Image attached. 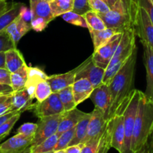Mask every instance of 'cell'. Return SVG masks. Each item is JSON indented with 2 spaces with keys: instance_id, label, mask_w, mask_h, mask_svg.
I'll list each match as a JSON object with an SVG mask.
<instances>
[{
  "instance_id": "23",
  "label": "cell",
  "mask_w": 153,
  "mask_h": 153,
  "mask_svg": "<svg viewBox=\"0 0 153 153\" xmlns=\"http://www.w3.org/2000/svg\"><path fill=\"white\" fill-rule=\"evenodd\" d=\"M49 76L38 67H28V81L25 84V88L32 99H35V90L37 84L43 80H47Z\"/></svg>"
},
{
  "instance_id": "9",
  "label": "cell",
  "mask_w": 153,
  "mask_h": 153,
  "mask_svg": "<svg viewBox=\"0 0 153 153\" xmlns=\"http://www.w3.org/2000/svg\"><path fill=\"white\" fill-rule=\"evenodd\" d=\"M123 33L115 34L108 41L96 51H94L92 54L93 61L99 67L105 70L108 67L113 55L120 42Z\"/></svg>"
},
{
  "instance_id": "52",
  "label": "cell",
  "mask_w": 153,
  "mask_h": 153,
  "mask_svg": "<svg viewBox=\"0 0 153 153\" xmlns=\"http://www.w3.org/2000/svg\"><path fill=\"white\" fill-rule=\"evenodd\" d=\"M10 94H7V95H2V94H0V102L1 101H3L4 100H5L8 96H10Z\"/></svg>"
},
{
  "instance_id": "10",
  "label": "cell",
  "mask_w": 153,
  "mask_h": 153,
  "mask_svg": "<svg viewBox=\"0 0 153 153\" xmlns=\"http://www.w3.org/2000/svg\"><path fill=\"white\" fill-rule=\"evenodd\" d=\"M31 19V10L24 5L19 17L5 29L16 45L25 34L32 29L31 22H29V19Z\"/></svg>"
},
{
  "instance_id": "48",
  "label": "cell",
  "mask_w": 153,
  "mask_h": 153,
  "mask_svg": "<svg viewBox=\"0 0 153 153\" xmlns=\"http://www.w3.org/2000/svg\"><path fill=\"white\" fill-rule=\"evenodd\" d=\"M0 68H6L5 52H0Z\"/></svg>"
},
{
  "instance_id": "3",
  "label": "cell",
  "mask_w": 153,
  "mask_h": 153,
  "mask_svg": "<svg viewBox=\"0 0 153 153\" xmlns=\"http://www.w3.org/2000/svg\"><path fill=\"white\" fill-rule=\"evenodd\" d=\"M136 47V34L133 28L125 30L123 32L120 42L111 60L110 64L105 70L103 84L108 85L110 84Z\"/></svg>"
},
{
  "instance_id": "49",
  "label": "cell",
  "mask_w": 153,
  "mask_h": 153,
  "mask_svg": "<svg viewBox=\"0 0 153 153\" xmlns=\"http://www.w3.org/2000/svg\"><path fill=\"white\" fill-rule=\"evenodd\" d=\"M103 1L106 3V4H107L111 9V7H113L115 5V4H116L119 0H103Z\"/></svg>"
},
{
  "instance_id": "12",
  "label": "cell",
  "mask_w": 153,
  "mask_h": 153,
  "mask_svg": "<svg viewBox=\"0 0 153 153\" xmlns=\"http://www.w3.org/2000/svg\"><path fill=\"white\" fill-rule=\"evenodd\" d=\"M105 69L97 66L93 61L92 55L83 62V66L76 74V81L80 79H87L91 82L94 88L103 84Z\"/></svg>"
},
{
  "instance_id": "20",
  "label": "cell",
  "mask_w": 153,
  "mask_h": 153,
  "mask_svg": "<svg viewBox=\"0 0 153 153\" xmlns=\"http://www.w3.org/2000/svg\"><path fill=\"white\" fill-rule=\"evenodd\" d=\"M72 88L76 105L90 98L94 89L91 82L87 79L76 80L72 85Z\"/></svg>"
},
{
  "instance_id": "8",
  "label": "cell",
  "mask_w": 153,
  "mask_h": 153,
  "mask_svg": "<svg viewBox=\"0 0 153 153\" xmlns=\"http://www.w3.org/2000/svg\"><path fill=\"white\" fill-rule=\"evenodd\" d=\"M64 113V112L46 117L39 118L37 122L38 127L34 136L31 146H37L46 139L56 134Z\"/></svg>"
},
{
  "instance_id": "46",
  "label": "cell",
  "mask_w": 153,
  "mask_h": 153,
  "mask_svg": "<svg viewBox=\"0 0 153 153\" xmlns=\"http://www.w3.org/2000/svg\"><path fill=\"white\" fill-rule=\"evenodd\" d=\"M17 113H19V112L10 111V112H9V113H7V114H5L0 116V126H1L2 123H4L6 120H7L8 119H10V117H12L13 115H15L16 114H17Z\"/></svg>"
},
{
  "instance_id": "2",
  "label": "cell",
  "mask_w": 153,
  "mask_h": 153,
  "mask_svg": "<svg viewBox=\"0 0 153 153\" xmlns=\"http://www.w3.org/2000/svg\"><path fill=\"white\" fill-rule=\"evenodd\" d=\"M153 132V102L142 92L134 122L131 151L136 152L146 144Z\"/></svg>"
},
{
  "instance_id": "58",
  "label": "cell",
  "mask_w": 153,
  "mask_h": 153,
  "mask_svg": "<svg viewBox=\"0 0 153 153\" xmlns=\"http://www.w3.org/2000/svg\"><path fill=\"white\" fill-rule=\"evenodd\" d=\"M0 141H1V140H0ZM0 153H1V152H0Z\"/></svg>"
},
{
  "instance_id": "31",
  "label": "cell",
  "mask_w": 153,
  "mask_h": 153,
  "mask_svg": "<svg viewBox=\"0 0 153 153\" xmlns=\"http://www.w3.org/2000/svg\"><path fill=\"white\" fill-rule=\"evenodd\" d=\"M87 21L88 25V29L95 30V31H100L106 28L105 25L103 22L102 19L100 16V15L93 10L87 12L83 15Z\"/></svg>"
},
{
  "instance_id": "40",
  "label": "cell",
  "mask_w": 153,
  "mask_h": 153,
  "mask_svg": "<svg viewBox=\"0 0 153 153\" xmlns=\"http://www.w3.org/2000/svg\"><path fill=\"white\" fill-rule=\"evenodd\" d=\"M91 10L97 13H105L110 10V7L103 0H88Z\"/></svg>"
},
{
  "instance_id": "53",
  "label": "cell",
  "mask_w": 153,
  "mask_h": 153,
  "mask_svg": "<svg viewBox=\"0 0 153 153\" xmlns=\"http://www.w3.org/2000/svg\"><path fill=\"white\" fill-rule=\"evenodd\" d=\"M53 153H65V149H61V150L54 151Z\"/></svg>"
},
{
  "instance_id": "50",
  "label": "cell",
  "mask_w": 153,
  "mask_h": 153,
  "mask_svg": "<svg viewBox=\"0 0 153 153\" xmlns=\"http://www.w3.org/2000/svg\"><path fill=\"white\" fill-rule=\"evenodd\" d=\"M151 137H152V140H151L150 143H149V142L147 141L148 153H153V132L151 134Z\"/></svg>"
},
{
  "instance_id": "28",
  "label": "cell",
  "mask_w": 153,
  "mask_h": 153,
  "mask_svg": "<svg viewBox=\"0 0 153 153\" xmlns=\"http://www.w3.org/2000/svg\"><path fill=\"white\" fill-rule=\"evenodd\" d=\"M74 0H52L49 2L54 17L62 16L64 13L72 11Z\"/></svg>"
},
{
  "instance_id": "39",
  "label": "cell",
  "mask_w": 153,
  "mask_h": 153,
  "mask_svg": "<svg viewBox=\"0 0 153 153\" xmlns=\"http://www.w3.org/2000/svg\"><path fill=\"white\" fill-rule=\"evenodd\" d=\"M90 10H92L88 2V0H74L72 11L79 14L84 15Z\"/></svg>"
},
{
  "instance_id": "4",
  "label": "cell",
  "mask_w": 153,
  "mask_h": 153,
  "mask_svg": "<svg viewBox=\"0 0 153 153\" xmlns=\"http://www.w3.org/2000/svg\"><path fill=\"white\" fill-rule=\"evenodd\" d=\"M130 9L136 36H138L141 43H146L153 49V25L147 12L137 0H130Z\"/></svg>"
},
{
  "instance_id": "41",
  "label": "cell",
  "mask_w": 153,
  "mask_h": 153,
  "mask_svg": "<svg viewBox=\"0 0 153 153\" xmlns=\"http://www.w3.org/2000/svg\"><path fill=\"white\" fill-rule=\"evenodd\" d=\"M12 94H10L5 100H4L0 102V116L11 111Z\"/></svg>"
},
{
  "instance_id": "16",
  "label": "cell",
  "mask_w": 153,
  "mask_h": 153,
  "mask_svg": "<svg viewBox=\"0 0 153 153\" xmlns=\"http://www.w3.org/2000/svg\"><path fill=\"white\" fill-rule=\"evenodd\" d=\"M90 99L92 100L96 108H98L104 112L105 119L108 120L111 105V92L108 85L102 84L99 87L94 88Z\"/></svg>"
},
{
  "instance_id": "24",
  "label": "cell",
  "mask_w": 153,
  "mask_h": 153,
  "mask_svg": "<svg viewBox=\"0 0 153 153\" xmlns=\"http://www.w3.org/2000/svg\"><path fill=\"white\" fill-rule=\"evenodd\" d=\"M25 4L21 2L11 3L8 9L0 16V31L5 30L13 21L19 17Z\"/></svg>"
},
{
  "instance_id": "36",
  "label": "cell",
  "mask_w": 153,
  "mask_h": 153,
  "mask_svg": "<svg viewBox=\"0 0 153 153\" xmlns=\"http://www.w3.org/2000/svg\"><path fill=\"white\" fill-rule=\"evenodd\" d=\"M21 113H17L13 115L12 117L6 120L4 123L0 126V140H2L3 138L6 137L7 134H9L10 131L14 126L16 123L17 122L18 120L20 117Z\"/></svg>"
},
{
  "instance_id": "55",
  "label": "cell",
  "mask_w": 153,
  "mask_h": 153,
  "mask_svg": "<svg viewBox=\"0 0 153 153\" xmlns=\"http://www.w3.org/2000/svg\"><path fill=\"white\" fill-rule=\"evenodd\" d=\"M44 1H48V2H50V1H52V0H44Z\"/></svg>"
},
{
  "instance_id": "35",
  "label": "cell",
  "mask_w": 153,
  "mask_h": 153,
  "mask_svg": "<svg viewBox=\"0 0 153 153\" xmlns=\"http://www.w3.org/2000/svg\"><path fill=\"white\" fill-rule=\"evenodd\" d=\"M15 48H16V44L10 34L5 30L0 31V52H6Z\"/></svg>"
},
{
  "instance_id": "27",
  "label": "cell",
  "mask_w": 153,
  "mask_h": 153,
  "mask_svg": "<svg viewBox=\"0 0 153 153\" xmlns=\"http://www.w3.org/2000/svg\"><path fill=\"white\" fill-rule=\"evenodd\" d=\"M91 117V113H87L86 116L77 124V126H76L75 135L72 141L70 142L69 146L79 144V143H82L83 142L84 139H85V136L87 134L88 123H89Z\"/></svg>"
},
{
  "instance_id": "45",
  "label": "cell",
  "mask_w": 153,
  "mask_h": 153,
  "mask_svg": "<svg viewBox=\"0 0 153 153\" xmlns=\"http://www.w3.org/2000/svg\"><path fill=\"white\" fill-rule=\"evenodd\" d=\"M13 93V88L10 85L0 84V94L7 95V94H12Z\"/></svg>"
},
{
  "instance_id": "32",
  "label": "cell",
  "mask_w": 153,
  "mask_h": 153,
  "mask_svg": "<svg viewBox=\"0 0 153 153\" xmlns=\"http://www.w3.org/2000/svg\"><path fill=\"white\" fill-rule=\"evenodd\" d=\"M52 94V88L47 80H43L37 84L34 97L37 102H41Z\"/></svg>"
},
{
  "instance_id": "18",
  "label": "cell",
  "mask_w": 153,
  "mask_h": 153,
  "mask_svg": "<svg viewBox=\"0 0 153 153\" xmlns=\"http://www.w3.org/2000/svg\"><path fill=\"white\" fill-rule=\"evenodd\" d=\"M87 113L79 110L77 108L73 110L64 111L63 117L60 122L57 134L61 135L62 133L74 128L86 116Z\"/></svg>"
},
{
  "instance_id": "57",
  "label": "cell",
  "mask_w": 153,
  "mask_h": 153,
  "mask_svg": "<svg viewBox=\"0 0 153 153\" xmlns=\"http://www.w3.org/2000/svg\"><path fill=\"white\" fill-rule=\"evenodd\" d=\"M152 4H153V0H152Z\"/></svg>"
},
{
  "instance_id": "5",
  "label": "cell",
  "mask_w": 153,
  "mask_h": 153,
  "mask_svg": "<svg viewBox=\"0 0 153 153\" xmlns=\"http://www.w3.org/2000/svg\"><path fill=\"white\" fill-rule=\"evenodd\" d=\"M106 28H116L125 31L132 28L130 0H119L109 11L98 13Z\"/></svg>"
},
{
  "instance_id": "47",
  "label": "cell",
  "mask_w": 153,
  "mask_h": 153,
  "mask_svg": "<svg viewBox=\"0 0 153 153\" xmlns=\"http://www.w3.org/2000/svg\"><path fill=\"white\" fill-rule=\"evenodd\" d=\"M10 4L5 0H0V16L8 9Z\"/></svg>"
},
{
  "instance_id": "30",
  "label": "cell",
  "mask_w": 153,
  "mask_h": 153,
  "mask_svg": "<svg viewBox=\"0 0 153 153\" xmlns=\"http://www.w3.org/2000/svg\"><path fill=\"white\" fill-rule=\"evenodd\" d=\"M58 94L65 111H68L76 108L77 105L75 102L72 86L61 90L58 93Z\"/></svg>"
},
{
  "instance_id": "25",
  "label": "cell",
  "mask_w": 153,
  "mask_h": 153,
  "mask_svg": "<svg viewBox=\"0 0 153 153\" xmlns=\"http://www.w3.org/2000/svg\"><path fill=\"white\" fill-rule=\"evenodd\" d=\"M25 64V61L23 56L17 48L5 52V67L10 73L17 71Z\"/></svg>"
},
{
  "instance_id": "1",
  "label": "cell",
  "mask_w": 153,
  "mask_h": 153,
  "mask_svg": "<svg viewBox=\"0 0 153 153\" xmlns=\"http://www.w3.org/2000/svg\"><path fill=\"white\" fill-rule=\"evenodd\" d=\"M137 57V48L133 51L123 67L108 85L111 92V105L108 120L123 114L135 90L134 73Z\"/></svg>"
},
{
  "instance_id": "43",
  "label": "cell",
  "mask_w": 153,
  "mask_h": 153,
  "mask_svg": "<svg viewBox=\"0 0 153 153\" xmlns=\"http://www.w3.org/2000/svg\"><path fill=\"white\" fill-rule=\"evenodd\" d=\"M11 73L6 68H0V84L10 85Z\"/></svg>"
},
{
  "instance_id": "29",
  "label": "cell",
  "mask_w": 153,
  "mask_h": 153,
  "mask_svg": "<svg viewBox=\"0 0 153 153\" xmlns=\"http://www.w3.org/2000/svg\"><path fill=\"white\" fill-rule=\"evenodd\" d=\"M59 136L60 135H58L56 133L49 138L46 139L44 141H43L37 146H31L28 152L30 153H45L54 151Z\"/></svg>"
},
{
  "instance_id": "38",
  "label": "cell",
  "mask_w": 153,
  "mask_h": 153,
  "mask_svg": "<svg viewBox=\"0 0 153 153\" xmlns=\"http://www.w3.org/2000/svg\"><path fill=\"white\" fill-rule=\"evenodd\" d=\"M102 134L94 137L90 140L87 143H84L85 146L82 148L81 153H97L99 150V146H100V141L101 139Z\"/></svg>"
},
{
  "instance_id": "44",
  "label": "cell",
  "mask_w": 153,
  "mask_h": 153,
  "mask_svg": "<svg viewBox=\"0 0 153 153\" xmlns=\"http://www.w3.org/2000/svg\"><path fill=\"white\" fill-rule=\"evenodd\" d=\"M84 146H85L84 143H79L77 145L70 146L65 149V153H81Z\"/></svg>"
},
{
  "instance_id": "22",
  "label": "cell",
  "mask_w": 153,
  "mask_h": 153,
  "mask_svg": "<svg viewBox=\"0 0 153 153\" xmlns=\"http://www.w3.org/2000/svg\"><path fill=\"white\" fill-rule=\"evenodd\" d=\"M88 30L94 43V51H96L100 46L107 43L115 34L123 32V30L116 28H106L100 31H95L91 28Z\"/></svg>"
},
{
  "instance_id": "14",
  "label": "cell",
  "mask_w": 153,
  "mask_h": 153,
  "mask_svg": "<svg viewBox=\"0 0 153 153\" xmlns=\"http://www.w3.org/2000/svg\"><path fill=\"white\" fill-rule=\"evenodd\" d=\"M107 122L104 112L95 107L94 110L91 112V117L88 123L87 134L82 143H87L94 137L102 134L107 125Z\"/></svg>"
},
{
  "instance_id": "17",
  "label": "cell",
  "mask_w": 153,
  "mask_h": 153,
  "mask_svg": "<svg viewBox=\"0 0 153 153\" xmlns=\"http://www.w3.org/2000/svg\"><path fill=\"white\" fill-rule=\"evenodd\" d=\"M143 46V61L146 70V97L153 102V49L146 43Z\"/></svg>"
},
{
  "instance_id": "42",
  "label": "cell",
  "mask_w": 153,
  "mask_h": 153,
  "mask_svg": "<svg viewBox=\"0 0 153 153\" xmlns=\"http://www.w3.org/2000/svg\"><path fill=\"white\" fill-rule=\"evenodd\" d=\"M139 4L146 10L153 25V4L152 0H137Z\"/></svg>"
},
{
  "instance_id": "51",
  "label": "cell",
  "mask_w": 153,
  "mask_h": 153,
  "mask_svg": "<svg viewBox=\"0 0 153 153\" xmlns=\"http://www.w3.org/2000/svg\"><path fill=\"white\" fill-rule=\"evenodd\" d=\"M134 153H148V147H147V143L145 146H143L141 149H139L138 151H137Z\"/></svg>"
},
{
  "instance_id": "26",
  "label": "cell",
  "mask_w": 153,
  "mask_h": 153,
  "mask_svg": "<svg viewBox=\"0 0 153 153\" xmlns=\"http://www.w3.org/2000/svg\"><path fill=\"white\" fill-rule=\"evenodd\" d=\"M28 66L25 64L17 71L11 73L10 86L13 88V92L25 88V84L28 81Z\"/></svg>"
},
{
  "instance_id": "6",
  "label": "cell",
  "mask_w": 153,
  "mask_h": 153,
  "mask_svg": "<svg viewBox=\"0 0 153 153\" xmlns=\"http://www.w3.org/2000/svg\"><path fill=\"white\" fill-rule=\"evenodd\" d=\"M141 91L135 90L134 95L131 97L129 103L127 105L123 117L124 131L125 137L120 153H133L131 151V140H132L133 131H134V122L138 109Z\"/></svg>"
},
{
  "instance_id": "21",
  "label": "cell",
  "mask_w": 153,
  "mask_h": 153,
  "mask_svg": "<svg viewBox=\"0 0 153 153\" xmlns=\"http://www.w3.org/2000/svg\"><path fill=\"white\" fill-rule=\"evenodd\" d=\"M112 120H113V126H112L111 147L114 148L120 153L122 151L124 137H125L123 117V115L116 116L112 117Z\"/></svg>"
},
{
  "instance_id": "56",
  "label": "cell",
  "mask_w": 153,
  "mask_h": 153,
  "mask_svg": "<svg viewBox=\"0 0 153 153\" xmlns=\"http://www.w3.org/2000/svg\"><path fill=\"white\" fill-rule=\"evenodd\" d=\"M5 1H12V0H5Z\"/></svg>"
},
{
  "instance_id": "34",
  "label": "cell",
  "mask_w": 153,
  "mask_h": 153,
  "mask_svg": "<svg viewBox=\"0 0 153 153\" xmlns=\"http://www.w3.org/2000/svg\"><path fill=\"white\" fill-rule=\"evenodd\" d=\"M75 131H76V127L62 133L58 137V142H57V144L54 151L65 149L66 148L68 147L70 142L72 141L73 137H74Z\"/></svg>"
},
{
  "instance_id": "15",
  "label": "cell",
  "mask_w": 153,
  "mask_h": 153,
  "mask_svg": "<svg viewBox=\"0 0 153 153\" xmlns=\"http://www.w3.org/2000/svg\"><path fill=\"white\" fill-rule=\"evenodd\" d=\"M82 66L83 63L67 73L49 76L47 81L50 85L52 93H58L64 88L72 86L76 82V74L81 70Z\"/></svg>"
},
{
  "instance_id": "13",
  "label": "cell",
  "mask_w": 153,
  "mask_h": 153,
  "mask_svg": "<svg viewBox=\"0 0 153 153\" xmlns=\"http://www.w3.org/2000/svg\"><path fill=\"white\" fill-rule=\"evenodd\" d=\"M34 137L16 134L0 143L1 153H25L29 151Z\"/></svg>"
},
{
  "instance_id": "7",
  "label": "cell",
  "mask_w": 153,
  "mask_h": 153,
  "mask_svg": "<svg viewBox=\"0 0 153 153\" xmlns=\"http://www.w3.org/2000/svg\"><path fill=\"white\" fill-rule=\"evenodd\" d=\"M29 1L32 29L36 31H43L48 24L55 19L50 4L44 0H29Z\"/></svg>"
},
{
  "instance_id": "54",
  "label": "cell",
  "mask_w": 153,
  "mask_h": 153,
  "mask_svg": "<svg viewBox=\"0 0 153 153\" xmlns=\"http://www.w3.org/2000/svg\"><path fill=\"white\" fill-rule=\"evenodd\" d=\"M54 152V151H51V152H45V153H53ZM25 153H30L29 152H25Z\"/></svg>"
},
{
  "instance_id": "33",
  "label": "cell",
  "mask_w": 153,
  "mask_h": 153,
  "mask_svg": "<svg viewBox=\"0 0 153 153\" xmlns=\"http://www.w3.org/2000/svg\"><path fill=\"white\" fill-rule=\"evenodd\" d=\"M61 16H62L63 19L68 23L77 25V26L84 27V28H88L87 21L83 15L79 14L73 11H69L63 14Z\"/></svg>"
},
{
  "instance_id": "19",
  "label": "cell",
  "mask_w": 153,
  "mask_h": 153,
  "mask_svg": "<svg viewBox=\"0 0 153 153\" xmlns=\"http://www.w3.org/2000/svg\"><path fill=\"white\" fill-rule=\"evenodd\" d=\"M30 94L25 88L15 91L12 94L11 111H16L22 114L27 110H32L34 104Z\"/></svg>"
},
{
  "instance_id": "37",
  "label": "cell",
  "mask_w": 153,
  "mask_h": 153,
  "mask_svg": "<svg viewBox=\"0 0 153 153\" xmlns=\"http://www.w3.org/2000/svg\"><path fill=\"white\" fill-rule=\"evenodd\" d=\"M38 125L37 123H26L22 124V126L18 128L16 130V134H22L25 137H34L36 131H37Z\"/></svg>"
},
{
  "instance_id": "11",
  "label": "cell",
  "mask_w": 153,
  "mask_h": 153,
  "mask_svg": "<svg viewBox=\"0 0 153 153\" xmlns=\"http://www.w3.org/2000/svg\"><path fill=\"white\" fill-rule=\"evenodd\" d=\"M32 109L38 119L58 114L65 111L58 93H52L47 99L41 102H37V103L34 104Z\"/></svg>"
}]
</instances>
